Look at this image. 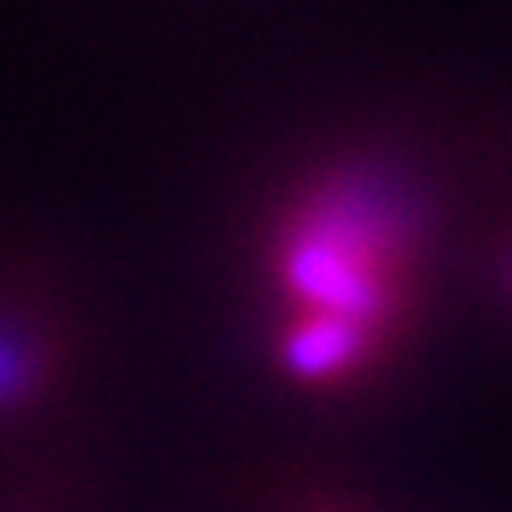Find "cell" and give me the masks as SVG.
Masks as SVG:
<instances>
[{"label": "cell", "mask_w": 512, "mask_h": 512, "mask_svg": "<svg viewBox=\"0 0 512 512\" xmlns=\"http://www.w3.org/2000/svg\"><path fill=\"white\" fill-rule=\"evenodd\" d=\"M480 202L396 142H351L295 170L242 250L267 375L315 412H367L428 339Z\"/></svg>", "instance_id": "1"}, {"label": "cell", "mask_w": 512, "mask_h": 512, "mask_svg": "<svg viewBox=\"0 0 512 512\" xmlns=\"http://www.w3.org/2000/svg\"><path fill=\"white\" fill-rule=\"evenodd\" d=\"M452 299L468 307L484 335L512 351V194L480 202L472 214L452 263Z\"/></svg>", "instance_id": "2"}, {"label": "cell", "mask_w": 512, "mask_h": 512, "mask_svg": "<svg viewBox=\"0 0 512 512\" xmlns=\"http://www.w3.org/2000/svg\"><path fill=\"white\" fill-rule=\"evenodd\" d=\"M254 512H400L375 488L323 464H283L250 504Z\"/></svg>", "instance_id": "3"}, {"label": "cell", "mask_w": 512, "mask_h": 512, "mask_svg": "<svg viewBox=\"0 0 512 512\" xmlns=\"http://www.w3.org/2000/svg\"><path fill=\"white\" fill-rule=\"evenodd\" d=\"M53 359H57L53 347H45L41 339H33V343L21 347L17 339L0 335V404L13 400V396H21V392H25V400H29L37 383H45Z\"/></svg>", "instance_id": "4"}]
</instances>
